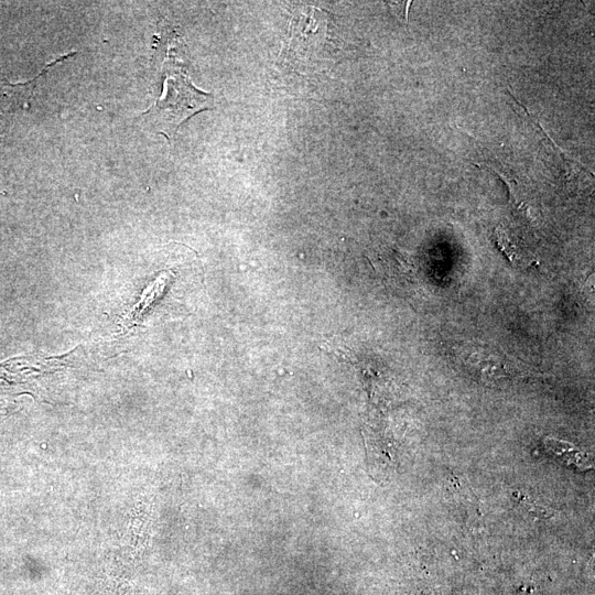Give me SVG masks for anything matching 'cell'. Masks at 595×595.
<instances>
[{
	"mask_svg": "<svg viewBox=\"0 0 595 595\" xmlns=\"http://www.w3.org/2000/svg\"><path fill=\"white\" fill-rule=\"evenodd\" d=\"M212 95L193 86L181 69L166 71L164 94L144 116L150 117L171 139L182 122L198 111L212 108Z\"/></svg>",
	"mask_w": 595,
	"mask_h": 595,
	"instance_id": "1",
	"label": "cell"
},
{
	"mask_svg": "<svg viewBox=\"0 0 595 595\" xmlns=\"http://www.w3.org/2000/svg\"><path fill=\"white\" fill-rule=\"evenodd\" d=\"M66 57L61 56L42 71L34 78L23 83H10L3 80L0 84V141L8 131L15 115L20 109L28 105V101L42 76L56 63L64 61Z\"/></svg>",
	"mask_w": 595,
	"mask_h": 595,
	"instance_id": "2",
	"label": "cell"
}]
</instances>
